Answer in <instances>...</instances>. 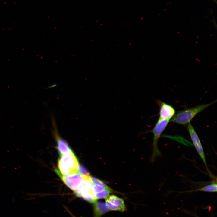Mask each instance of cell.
Here are the masks:
<instances>
[{
	"instance_id": "6da1fadb",
	"label": "cell",
	"mask_w": 217,
	"mask_h": 217,
	"mask_svg": "<svg viewBox=\"0 0 217 217\" xmlns=\"http://www.w3.org/2000/svg\"><path fill=\"white\" fill-rule=\"evenodd\" d=\"M216 101L178 111L172 118L171 121L182 125L188 124L197 115L215 103Z\"/></svg>"
},
{
	"instance_id": "7a4b0ae2",
	"label": "cell",
	"mask_w": 217,
	"mask_h": 217,
	"mask_svg": "<svg viewBox=\"0 0 217 217\" xmlns=\"http://www.w3.org/2000/svg\"><path fill=\"white\" fill-rule=\"evenodd\" d=\"M78 160L74 154L61 156L58 160L59 171L64 175L78 172Z\"/></svg>"
},
{
	"instance_id": "3957f363",
	"label": "cell",
	"mask_w": 217,
	"mask_h": 217,
	"mask_svg": "<svg viewBox=\"0 0 217 217\" xmlns=\"http://www.w3.org/2000/svg\"><path fill=\"white\" fill-rule=\"evenodd\" d=\"M93 184L92 181L90 176H87L80 184L77 189L74 191L75 194L78 197L81 198L87 202L94 203L97 201L92 190Z\"/></svg>"
},
{
	"instance_id": "277c9868",
	"label": "cell",
	"mask_w": 217,
	"mask_h": 217,
	"mask_svg": "<svg viewBox=\"0 0 217 217\" xmlns=\"http://www.w3.org/2000/svg\"><path fill=\"white\" fill-rule=\"evenodd\" d=\"M169 120L159 119L155 125L153 129L150 131L153 134V150L151 160L153 162L155 158L161 156L158 146V140L162 133L168 125Z\"/></svg>"
},
{
	"instance_id": "5b68a950",
	"label": "cell",
	"mask_w": 217,
	"mask_h": 217,
	"mask_svg": "<svg viewBox=\"0 0 217 217\" xmlns=\"http://www.w3.org/2000/svg\"><path fill=\"white\" fill-rule=\"evenodd\" d=\"M55 171L60 177L64 183L71 189L74 191L79 185L86 177L85 175L78 172L68 175H62L58 170Z\"/></svg>"
},
{
	"instance_id": "8992f818",
	"label": "cell",
	"mask_w": 217,
	"mask_h": 217,
	"mask_svg": "<svg viewBox=\"0 0 217 217\" xmlns=\"http://www.w3.org/2000/svg\"><path fill=\"white\" fill-rule=\"evenodd\" d=\"M187 128L191 140L198 154L203 162L209 174H211L206 162L205 154L199 138L191 124L189 123Z\"/></svg>"
},
{
	"instance_id": "52a82bcc",
	"label": "cell",
	"mask_w": 217,
	"mask_h": 217,
	"mask_svg": "<svg viewBox=\"0 0 217 217\" xmlns=\"http://www.w3.org/2000/svg\"><path fill=\"white\" fill-rule=\"evenodd\" d=\"M156 102L160 107L159 119L170 120L174 115L175 110L170 105L157 100Z\"/></svg>"
},
{
	"instance_id": "ba28073f",
	"label": "cell",
	"mask_w": 217,
	"mask_h": 217,
	"mask_svg": "<svg viewBox=\"0 0 217 217\" xmlns=\"http://www.w3.org/2000/svg\"><path fill=\"white\" fill-rule=\"evenodd\" d=\"M94 217H100L109 211L106 204L101 202H96L94 205Z\"/></svg>"
},
{
	"instance_id": "9c48e42d",
	"label": "cell",
	"mask_w": 217,
	"mask_h": 217,
	"mask_svg": "<svg viewBox=\"0 0 217 217\" xmlns=\"http://www.w3.org/2000/svg\"><path fill=\"white\" fill-rule=\"evenodd\" d=\"M213 179L211 183L209 184L204 186L200 188L196 189L194 190H189L185 192H192L203 191L205 192H214L217 191V182L216 178L215 177Z\"/></svg>"
},
{
	"instance_id": "30bf717a",
	"label": "cell",
	"mask_w": 217,
	"mask_h": 217,
	"mask_svg": "<svg viewBox=\"0 0 217 217\" xmlns=\"http://www.w3.org/2000/svg\"><path fill=\"white\" fill-rule=\"evenodd\" d=\"M109 201L114 205L119 207L122 212L124 211L126 209L124 202L122 199L118 197L115 195H112L108 198Z\"/></svg>"
},
{
	"instance_id": "8fae6325",
	"label": "cell",
	"mask_w": 217,
	"mask_h": 217,
	"mask_svg": "<svg viewBox=\"0 0 217 217\" xmlns=\"http://www.w3.org/2000/svg\"><path fill=\"white\" fill-rule=\"evenodd\" d=\"M90 178L93 184L100 186L105 190H112L110 187L99 179L93 177H90Z\"/></svg>"
},
{
	"instance_id": "7c38bea8",
	"label": "cell",
	"mask_w": 217,
	"mask_h": 217,
	"mask_svg": "<svg viewBox=\"0 0 217 217\" xmlns=\"http://www.w3.org/2000/svg\"><path fill=\"white\" fill-rule=\"evenodd\" d=\"M112 192V190H104L97 193L94 194V195L96 199H102L107 198L110 193Z\"/></svg>"
},
{
	"instance_id": "4fadbf2b",
	"label": "cell",
	"mask_w": 217,
	"mask_h": 217,
	"mask_svg": "<svg viewBox=\"0 0 217 217\" xmlns=\"http://www.w3.org/2000/svg\"><path fill=\"white\" fill-rule=\"evenodd\" d=\"M105 201L106 205L109 210L113 211H119L122 212L121 209L119 207L114 205L111 203L107 197L105 198Z\"/></svg>"
},
{
	"instance_id": "5bb4252c",
	"label": "cell",
	"mask_w": 217,
	"mask_h": 217,
	"mask_svg": "<svg viewBox=\"0 0 217 217\" xmlns=\"http://www.w3.org/2000/svg\"><path fill=\"white\" fill-rule=\"evenodd\" d=\"M77 171H78L80 174L85 175L88 176L90 174L87 169L80 164H79Z\"/></svg>"
},
{
	"instance_id": "9a60e30c",
	"label": "cell",
	"mask_w": 217,
	"mask_h": 217,
	"mask_svg": "<svg viewBox=\"0 0 217 217\" xmlns=\"http://www.w3.org/2000/svg\"><path fill=\"white\" fill-rule=\"evenodd\" d=\"M92 190L94 194L102 191L105 189L100 186L93 184L92 186Z\"/></svg>"
}]
</instances>
